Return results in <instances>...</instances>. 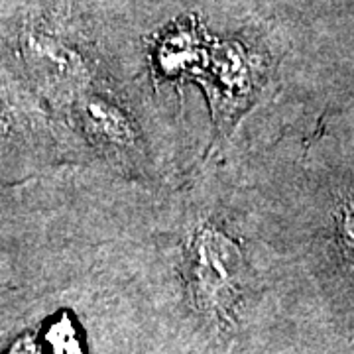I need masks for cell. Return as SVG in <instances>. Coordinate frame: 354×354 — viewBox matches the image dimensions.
Instances as JSON below:
<instances>
[{"mask_svg":"<svg viewBox=\"0 0 354 354\" xmlns=\"http://www.w3.org/2000/svg\"><path fill=\"white\" fill-rule=\"evenodd\" d=\"M85 120H87V127L99 138L113 142V144H130L132 142V128H130L127 116L104 99L87 101Z\"/></svg>","mask_w":354,"mask_h":354,"instance_id":"obj_2","label":"cell"},{"mask_svg":"<svg viewBox=\"0 0 354 354\" xmlns=\"http://www.w3.org/2000/svg\"><path fill=\"white\" fill-rule=\"evenodd\" d=\"M244 254L239 242L211 223L195 228L187 252V278L195 305L218 321L230 315L241 291Z\"/></svg>","mask_w":354,"mask_h":354,"instance_id":"obj_1","label":"cell"},{"mask_svg":"<svg viewBox=\"0 0 354 354\" xmlns=\"http://www.w3.org/2000/svg\"><path fill=\"white\" fill-rule=\"evenodd\" d=\"M333 225L335 241L339 244L342 256L354 268V183L346 185L339 193L333 211Z\"/></svg>","mask_w":354,"mask_h":354,"instance_id":"obj_3","label":"cell"},{"mask_svg":"<svg viewBox=\"0 0 354 354\" xmlns=\"http://www.w3.org/2000/svg\"><path fill=\"white\" fill-rule=\"evenodd\" d=\"M46 342L50 346L51 354H85V348H81L75 325L67 315L53 321L48 327Z\"/></svg>","mask_w":354,"mask_h":354,"instance_id":"obj_4","label":"cell"}]
</instances>
